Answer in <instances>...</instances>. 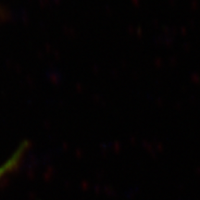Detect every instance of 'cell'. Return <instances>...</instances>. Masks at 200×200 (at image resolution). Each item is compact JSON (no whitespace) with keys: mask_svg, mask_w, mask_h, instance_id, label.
Returning <instances> with one entry per match:
<instances>
[{"mask_svg":"<svg viewBox=\"0 0 200 200\" xmlns=\"http://www.w3.org/2000/svg\"><path fill=\"white\" fill-rule=\"evenodd\" d=\"M22 156V149H19L9 159L8 161L5 162L2 166H0V180H1L6 173L14 169V167L18 164Z\"/></svg>","mask_w":200,"mask_h":200,"instance_id":"1","label":"cell"}]
</instances>
